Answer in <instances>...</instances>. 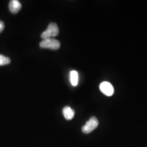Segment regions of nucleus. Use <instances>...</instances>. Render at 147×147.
I'll return each mask as SVG.
<instances>
[{"label": "nucleus", "mask_w": 147, "mask_h": 147, "mask_svg": "<svg viewBox=\"0 0 147 147\" xmlns=\"http://www.w3.org/2000/svg\"><path fill=\"white\" fill-rule=\"evenodd\" d=\"M59 34V28L58 26L56 23H50L47 27V29L43 32L41 37L44 39L51 38V37H56Z\"/></svg>", "instance_id": "obj_1"}, {"label": "nucleus", "mask_w": 147, "mask_h": 147, "mask_svg": "<svg viewBox=\"0 0 147 147\" xmlns=\"http://www.w3.org/2000/svg\"><path fill=\"white\" fill-rule=\"evenodd\" d=\"M40 47L42 49H49L53 50H57L61 47V44L56 39L49 38L47 39H44L40 42Z\"/></svg>", "instance_id": "obj_2"}, {"label": "nucleus", "mask_w": 147, "mask_h": 147, "mask_svg": "<svg viewBox=\"0 0 147 147\" xmlns=\"http://www.w3.org/2000/svg\"><path fill=\"white\" fill-rule=\"evenodd\" d=\"M99 125V121L95 117H92L87 121L86 124L82 127V130L84 134H89L94 130Z\"/></svg>", "instance_id": "obj_3"}, {"label": "nucleus", "mask_w": 147, "mask_h": 147, "mask_svg": "<svg viewBox=\"0 0 147 147\" xmlns=\"http://www.w3.org/2000/svg\"><path fill=\"white\" fill-rule=\"evenodd\" d=\"M100 90L104 94L110 96L114 93V88L113 86L109 82H103L100 85Z\"/></svg>", "instance_id": "obj_4"}, {"label": "nucleus", "mask_w": 147, "mask_h": 147, "mask_svg": "<svg viewBox=\"0 0 147 147\" xmlns=\"http://www.w3.org/2000/svg\"><path fill=\"white\" fill-rule=\"evenodd\" d=\"M21 3L18 0H11L9 4V10L13 14H16L21 9Z\"/></svg>", "instance_id": "obj_5"}, {"label": "nucleus", "mask_w": 147, "mask_h": 147, "mask_svg": "<svg viewBox=\"0 0 147 147\" xmlns=\"http://www.w3.org/2000/svg\"><path fill=\"white\" fill-rule=\"evenodd\" d=\"M63 116L67 120H71L75 116V111L69 106H65L63 109Z\"/></svg>", "instance_id": "obj_6"}, {"label": "nucleus", "mask_w": 147, "mask_h": 147, "mask_svg": "<svg viewBox=\"0 0 147 147\" xmlns=\"http://www.w3.org/2000/svg\"><path fill=\"white\" fill-rule=\"evenodd\" d=\"M70 82L73 86H76L78 84V80H79V75L78 73L76 71L73 70L70 72Z\"/></svg>", "instance_id": "obj_7"}, {"label": "nucleus", "mask_w": 147, "mask_h": 147, "mask_svg": "<svg viewBox=\"0 0 147 147\" xmlns=\"http://www.w3.org/2000/svg\"><path fill=\"white\" fill-rule=\"evenodd\" d=\"M11 60L8 57H5L2 55H0V66L5 65L11 63Z\"/></svg>", "instance_id": "obj_8"}, {"label": "nucleus", "mask_w": 147, "mask_h": 147, "mask_svg": "<svg viewBox=\"0 0 147 147\" xmlns=\"http://www.w3.org/2000/svg\"><path fill=\"white\" fill-rule=\"evenodd\" d=\"M5 28V24L3 21L0 20V33L3 31V30Z\"/></svg>", "instance_id": "obj_9"}]
</instances>
